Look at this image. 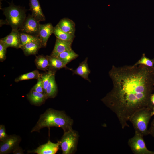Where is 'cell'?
Wrapping results in <instances>:
<instances>
[{"mask_svg": "<svg viewBox=\"0 0 154 154\" xmlns=\"http://www.w3.org/2000/svg\"><path fill=\"white\" fill-rule=\"evenodd\" d=\"M150 67L113 66L109 72L113 87L101 100L116 114L123 129L129 127L128 121L137 110L154 106L150 99L153 82Z\"/></svg>", "mask_w": 154, "mask_h": 154, "instance_id": "cell-1", "label": "cell"}, {"mask_svg": "<svg viewBox=\"0 0 154 154\" xmlns=\"http://www.w3.org/2000/svg\"><path fill=\"white\" fill-rule=\"evenodd\" d=\"M153 64L152 61L146 57L144 54L141 58L134 65L142 64L151 67L153 66Z\"/></svg>", "mask_w": 154, "mask_h": 154, "instance_id": "cell-26", "label": "cell"}, {"mask_svg": "<svg viewBox=\"0 0 154 154\" xmlns=\"http://www.w3.org/2000/svg\"><path fill=\"white\" fill-rule=\"evenodd\" d=\"M2 0H0V2H1V1H2Z\"/></svg>", "mask_w": 154, "mask_h": 154, "instance_id": "cell-34", "label": "cell"}, {"mask_svg": "<svg viewBox=\"0 0 154 154\" xmlns=\"http://www.w3.org/2000/svg\"><path fill=\"white\" fill-rule=\"evenodd\" d=\"M46 56L48 60L49 70L56 71L63 68H65L71 70L72 68L67 67L66 65L57 57L51 55Z\"/></svg>", "mask_w": 154, "mask_h": 154, "instance_id": "cell-18", "label": "cell"}, {"mask_svg": "<svg viewBox=\"0 0 154 154\" xmlns=\"http://www.w3.org/2000/svg\"><path fill=\"white\" fill-rule=\"evenodd\" d=\"M143 137L135 132L134 135L129 139L128 144L132 151L135 154H154V151L147 148Z\"/></svg>", "mask_w": 154, "mask_h": 154, "instance_id": "cell-6", "label": "cell"}, {"mask_svg": "<svg viewBox=\"0 0 154 154\" xmlns=\"http://www.w3.org/2000/svg\"><path fill=\"white\" fill-rule=\"evenodd\" d=\"M150 99L151 104L154 106V94L151 95Z\"/></svg>", "mask_w": 154, "mask_h": 154, "instance_id": "cell-32", "label": "cell"}, {"mask_svg": "<svg viewBox=\"0 0 154 154\" xmlns=\"http://www.w3.org/2000/svg\"><path fill=\"white\" fill-rule=\"evenodd\" d=\"M14 154H23L24 150L19 146L16 147L12 152Z\"/></svg>", "mask_w": 154, "mask_h": 154, "instance_id": "cell-31", "label": "cell"}, {"mask_svg": "<svg viewBox=\"0 0 154 154\" xmlns=\"http://www.w3.org/2000/svg\"><path fill=\"white\" fill-rule=\"evenodd\" d=\"M56 72V71L49 70L45 73L41 74L40 78L45 93L47 87L52 76L55 74Z\"/></svg>", "mask_w": 154, "mask_h": 154, "instance_id": "cell-25", "label": "cell"}, {"mask_svg": "<svg viewBox=\"0 0 154 154\" xmlns=\"http://www.w3.org/2000/svg\"><path fill=\"white\" fill-rule=\"evenodd\" d=\"M56 25L64 32L75 35V24L72 20L64 18L61 19Z\"/></svg>", "mask_w": 154, "mask_h": 154, "instance_id": "cell-17", "label": "cell"}, {"mask_svg": "<svg viewBox=\"0 0 154 154\" xmlns=\"http://www.w3.org/2000/svg\"><path fill=\"white\" fill-rule=\"evenodd\" d=\"M7 47L0 40V61L3 62L6 59V50Z\"/></svg>", "mask_w": 154, "mask_h": 154, "instance_id": "cell-28", "label": "cell"}, {"mask_svg": "<svg viewBox=\"0 0 154 154\" xmlns=\"http://www.w3.org/2000/svg\"><path fill=\"white\" fill-rule=\"evenodd\" d=\"M40 24V22L31 14H29L19 31L38 36Z\"/></svg>", "mask_w": 154, "mask_h": 154, "instance_id": "cell-7", "label": "cell"}, {"mask_svg": "<svg viewBox=\"0 0 154 154\" xmlns=\"http://www.w3.org/2000/svg\"><path fill=\"white\" fill-rule=\"evenodd\" d=\"M60 146L58 142L54 143L49 140L46 143L39 146L36 149L28 151L27 153L37 154H55L59 150Z\"/></svg>", "mask_w": 154, "mask_h": 154, "instance_id": "cell-9", "label": "cell"}, {"mask_svg": "<svg viewBox=\"0 0 154 154\" xmlns=\"http://www.w3.org/2000/svg\"><path fill=\"white\" fill-rule=\"evenodd\" d=\"M42 46L40 41L32 42L25 44L20 46V48L26 56L35 55Z\"/></svg>", "mask_w": 154, "mask_h": 154, "instance_id": "cell-16", "label": "cell"}, {"mask_svg": "<svg viewBox=\"0 0 154 154\" xmlns=\"http://www.w3.org/2000/svg\"><path fill=\"white\" fill-rule=\"evenodd\" d=\"M58 92L57 85L55 80V74L53 75L47 87L45 94L48 98H54Z\"/></svg>", "mask_w": 154, "mask_h": 154, "instance_id": "cell-21", "label": "cell"}, {"mask_svg": "<svg viewBox=\"0 0 154 154\" xmlns=\"http://www.w3.org/2000/svg\"><path fill=\"white\" fill-rule=\"evenodd\" d=\"M153 108H142L137 110L131 116L129 121L132 124L135 132L143 136L149 135L148 126L152 116Z\"/></svg>", "mask_w": 154, "mask_h": 154, "instance_id": "cell-4", "label": "cell"}, {"mask_svg": "<svg viewBox=\"0 0 154 154\" xmlns=\"http://www.w3.org/2000/svg\"><path fill=\"white\" fill-rule=\"evenodd\" d=\"M151 115L152 116L154 115V106L153 107V110L151 112Z\"/></svg>", "mask_w": 154, "mask_h": 154, "instance_id": "cell-33", "label": "cell"}, {"mask_svg": "<svg viewBox=\"0 0 154 154\" xmlns=\"http://www.w3.org/2000/svg\"><path fill=\"white\" fill-rule=\"evenodd\" d=\"M79 135L72 129L64 133L60 140L57 142L61 147L63 154H71L76 150Z\"/></svg>", "mask_w": 154, "mask_h": 154, "instance_id": "cell-5", "label": "cell"}, {"mask_svg": "<svg viewBox=\"0 0 154 154\" xmlns=\"http://www.w3.org/2000/svg\"><path fill=\"white\" fill-rule=\"evenodd\" d=\"M79 55L72 49L66 50L57 56L66 65L71 61L77 58Z\"/></svg>", "mask_w": 154, "mask_h": 154, "instance_id": "cell-19", "label": "cell"}, {"mask_svg": "<svg viewBox=\"0 0 154 154\" xmlns=\"http://www.w3.org/2000/svg\"><path fill=\"white\" fill-rule=\"evenodd\" d=\"M27 99L32 104L40 106L48 99L45 93H40L31 90L27 94Z\"/></svg>", "mask_w": 154, "mask_h": 154, "instance_id": "cell-14", "label": "cell"}, {"mask_svg": "<svg viewBox=\"0 0 154 154\" xmlns=\"http://www.w3.org/2000/svg\"><path fill=\"white\" fill-rule=\"evenodd\" d=\"M9 4V7L1 8L6 17L5 20L1 21V24L9 25L12 31H19L27 17L26 10L23 7L15 5L12 1Z\"/></svg>", "mask_w": 154, "mask_h": 154, "instance_id": "cell-3", "label": "cell"}, {"mask_svg": "<svg viewBox=\"0 0 154 154\" xmlns=\"http://www.w3.org/2000/svg\"><path fill=\"white\" fill-rule=\"evenodd\" d=\"M73 41L62 40L56 38L54 48L51 55L57 57L60 53L72 49Z\"/></svg>", "mask_w": 154, "mask_h": 154, "instance_id": "cell-13", "label": "cell"}, {"mask_svg": "<svg viewBox=\"0 0 154 154\" xmlns=\"http://www.w3.org/2000/svg\"><path fill=\"white\" fill-rule=\"evenodd\" d=\"M0 40L5 44L7 48L11 47L17 49L20 48V41L19 31L12 30L9 34L1 39Z\"/></svg>", "mask_w": 154, "mask_h": 154, "instance_id": "cell-11", "label": "cell"}, {"mask_svg": "<svg viewBox=\"0 0 154 154\" xmlns=\"http://www.w3.org/2000/svg\"><path fill=\"white\" fill-rule=\"evenodd\" d=\"M21 141V138L19 136L9 135L6 139L0 141V154H7L12 152L19 146Z\"/></svg>", "mask_w": 154, "mask_h": 154, "instance_id": "cell-8", "label": "cell"}, {"mask_svg": "<svg viewBox=\"0 0 154 154\" xmlns=\"http://www.w3.org/2000/svg\"><path fill=\"white\" fill-rule=\"evenodd\" d=\"M19 32L20 46L30 42L40 41L38 36L32 35L19 31Z\"/></svg>", "mask_w": 154, "mask_h": 154, "instance_id": "cell-22", "label": "cell"}, {"mask_svg": "<svg viewBox=\"0 0 154 154\" xmlns=\"http://www.w3.org/2000/svg\"><path fill=\"white\" fill-rule=\"evenodd\" d=\"M29 10L31 15L39 22L45 20V17L42 9L39 0H29Z\"/></svg>", "mask_w": 154, "mask_h": 154, "instance_id": "cell-12", "label": "cell"}, {"mask_svg": "<svg viewBox=\"0 0 154 154\" xmlns=\"http://www.w3.org/2000/svg\"><path fill=\"white\" fill-rule=\"evenodd\" d=\"M73 123V120L63 111L50 108L40 115L38 120L31 132H39L43 128L55 127L62 128L64 133L72 129Z\"/></svg>", "mask_w": 154, "mask_h": 154, "instance_id": "cell-2", "label": "cell"}, {"mask_svg": "<svg viewBox=\"0 0 154 154\" xmlns=\"http://www.w3.org/2000/svg\"><path fill=\"white\" fill-rule=\"evenodd\" d=\"M35 63L38 69L46 72L49 70L48 60L46 56L41 55L36 56Z\"/></svg>", "mask_w": 154, "mask_h": 154, "instance_id": "cell-20", "label": "cell"}, {"mask_svg": "<svg viewBox=\"0 0 154 154\" xmlns=\"http://www.w3.org/2000/svg\"><path fill=\"white\" fill-rule=\"evenodd\" d=\"M31 90L40 93H44L43 84L40 77L37 79L36 84L32 88Z\"/></svg>", "mask_w": 154, "mask_h": 154, "instance_id": "cell-27", "label": "cell"}, {"mask_svg": "<svg viewBox=\"0 0 154 154\" xmlns=\"http://www.w3.org/2000/svg\"><path fill=\"white\" fill-rule=\"evenodd\" d=\"M53 34L56 38L64 40L73 41L75 37V35L68 34L62 31L57 25L54 27Z\"/></svg>", "mask_w": 154, "mask_h": 154, "instance_id": "cell-23", "label": "cell"}, {"mask_svg": "<svg viewBox=\"0 0 154 154\" xmlns=\"http://www.w3.org/2000/svg\"><path fill=\"white\" fill-rule=\"evenodd\" d=\"M149 134H150L154 137V119L151 123V126L148 129Z\"/></svg>", "mask_w": 154, "mask_h": 154, "instance_id": "cell-30", "label": "cell"}, {"mask_svg": "<svg viewBox=\"0 0 154 154\" xmlns=\"http://www.w3.org/2000/svg\"><path fill=\"white\" fill-rule=\"evenodd\" d=\"M54 28L50 23L40 24L38 36L41 41L42 47H46L49 38L53 33Z\"/></svg>", "mask_w": 154, "mask_h": 154, "instance_id": "cell-10", "label": "cell"}, {"mask_svg": "<svg viewBox=\"0 0 154 154\" xmlns=\"http://www.w3.org/2000/svg\"><path fill=\"white\" fill-rule=\"evenodd\" d=\"M6 133L5 126L3 125H0V141H3L6 139L9 136Z\"/></svg>", "mask_w": 154, "mask_h": 154, "instance_id": "cell-29", "label": "cell"}, {"mask_svg": "<svg viewBox=\"0 0 154 154\" xmlns=\"http://www.w3.org/2000/svg\"><path fill=\"white\" fill-rule=\"evenodd\" d=\"M41 74L38 70H35L31 72L21 74L16 78L15 81L18 82L20 81L33 79H38L40 77Z\"/></svg>", "mask_w": 154, "mask_h": 154, "instance_id": "cell-24", "label": "cell"}, {"mask_svg": "<svg viewBox=\"0 0 154 154\" xmlns=\"http://www.w3.org/2000/svg\"><path fill=\"white\" fill-rule=\"evenodd\" d=\"M88 59L87 57L86 58L84 61L80 63L79 65L76 69L73 70L72 69L71 70L73 72V75H78L89 82H91V81L88 78V75L90 73L91 71L88 63Z\"/></svg>", "mask_w": 154, "mask_h": 154, "instance_id": "cell-15", "label": "cell"}]
</instances>
